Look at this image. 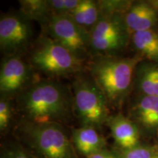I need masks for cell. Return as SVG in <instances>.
<instances>
[{"label": "cell", "instance_id": "obj_1", "mask_svg": "<svg viewBox=\"0 0 158 158\" xmlns=\"http://www.w3.org/2000/svg\"><path fill=\"white\" fill-rule=\"evenodd\" d=\"M73 108V98L64 86L40 81L29 87L19 100V109L31 123H58Z\"/></svg>", "mask_w": 158, "mask_h": 158}, {"label": "cell", "instance_id": "obj_2", "mask_svg": "<svg viewBox=\"0 0 158 158\" xmlns=\"http://www.w3.org/2000/svg\"><path fill=\"white\" fill-rule=\"evenodd\" d=\"M138 59L100 56L90 66L91 77L103 92L108 102L118 106L129 92Z\"/></svg>", "mask_w": 158, "mask_h": 158}, {"label": "cell", "instance_id": "obj_3", "mask_svg": "<svg viewBox=\"0 0 158 158\" xmlns=\"http://www.w3.org/2000/svg\"><path fill=\"white\" fill-rule=\"evenodd\" d=\"M73 102L83 126L97 127L109 117L108 100L93 79L79 76L73 84Z\"/></svg>", "mask_w": 158, "mask_h": 158}, {"label": "cell", "instance_id": "obj_4", "mask_svg": "<svg viewBox=\"0 0 158 158\" xmlns=\"http://www.w3.org/2000/svg\"><path fill=\"white\" fill-rule=\"evenodd\" d=\"M37 70L49 76H64L81 72L82 59L51 37H41L30 57Z\"/></svg>", "mask_w": 158, "mask_h": 158}, {"label": "cell", "instance_id": "obj_5", "mask_svg": "<svg viewBox=\"0 0 158 158\" xmlns=\"http://www.w3.org/2000/svg\"><path fill=\"white\" fill-rule=\"evenodd\" d=\"M129 32L122 14H101L90 31L91 51L100 56H113L127 44Z\"/></svg>", "mask_w": 158, "mask_h": 158}, {"label": "cell", "instance_id": "obj_6", "mask_svg": "<svg viewBox=\"0 0 158 158\" xmlns=\"http://www.w3.org/2000/svg\"><path fill=\"white\" fill-rule=\"evenodd\" d=\"M27 135L33 148L43 158H73L72 145L58 123L27 124Z\"/></svg>", "mask_w": 158, "mask_h": 158}, {"label": "cell", "instance_id": "obj_7", "mask_svg": "<svg viewBox=\"0 0 158 158\" xmlns=\"http://www.w3.org/2000/svg\"><path fill=\"white\" fill-rule=\"evenodd\" d=\"M50 37L84 59L91 51L90 32L68 15H52L46 23Z\"/></svg>", "mask_w": 158, "mask_h": 158}, {"label": "cell", "instance_id": "obj_8", "mask_svg": "<svg viewBox=\"0 0 158 158\" xmlns=\"http://www.w3.org/2000/svg\"><path fill=\"white\" fill-rule=\"evenodd\" d=\"M31 35L29 20L21 15L5 14L0 19V46L2 51L14 55L28 44Z\"/></svg>", "mask_w": 158, "mask_h": 158}, {"label": "cell", "instance_id": "obj_9", "mask_svg": "<svg viewBox=\"0 0 158 158\" xmlns=\"http://www.w3.org/2000/svg\"><path fill=\"white\" fill-rule=\"evenodd\" d=\"M31 77L28 64L16 55L4 59L0 70V92L3 95L15 94L24 87Z\"/></svg>", "mask_w": 158, "mask_h": 158}, {"label": "cell", "instance_id": "obj_10", "mask_svg": "<svg viewBox=\"0 0 158 158\" xmlns=\"http://www.w3.org/2000/svg\"><path fill=\"white\" fill-rule=\"evenodd\" d=\"M124 19L128 30L133 34L155 29L158 22V12L150 3L136 2L129 7Z\"/></svg>", "mask_w": 158, "mask_h": 158}, {"label": "cell", "instance_id": "obj_11", "mask_svg": "<svg viewBox=\"0 0 158 158\" xmlns=\"http://www.w3.org/2000/svg\"><path fill=\"white\" fill-rule=\"evenodd\" d=\"M112 136L118 146L129 150L137 147L139 141V132L136 124L122 114L110 116L106 122Z\"/></svg>", "mask_w": 158, "mask_h": 158}, {"label": "cell", "instance_id": "obj_12", "mask_svg": "<svg viewBox=\"0 0 158 158\" xmlns=\"http://www.w3.org/2000/svg\"><path fill=\"white\" fill-rule=\"evenodd\" d=\"M130 115L147 129L158 128V97L141 95L130 108Z\"/></svg>", "mask_w": 158, "mask_h": 158}, {"label": "cell", "instance_id": "obj_13", "mask_svg": "<svg viewBox=\"0 0 158 158\" xmlns=\"http://www.w3.org/2000/svg\"><path fill=\"white\" fill-rule=\"evenodd\" d=\"M73 140L77 149L86 157L104 149L105 140L95 127L90 126L83 127L74 130Z\"/></svg>", "mask_w": 158, "mask_h": 158}, {"label": "cell", "instance_id": "obj_14", "mask_svg": "<svg viewBox=\"0 0 158 158\" xmlns=\"http://www.w3.org/2000/svg\"><path fill=\"white\" fill-rule=\"evenodd\" d=\"M135 84L142 95L158 97V64L144 63L135 69Z\"/></svg>", "mask_w": 158, "mask_h": 158}, {"label": "cell", "instance_id": "obj_15", "mask_svg": "<svg viewBox=\"0 0 158 158\" xmlns=\"http://www.w3.org/2000/svg\"><path fill=\"white\" fill-rule=\"evenodd\" d=\"M101 13L98 2L81 0L78 7L69 15L76 23L90 32L100 19Z\"/></svg>", "mask_w": 158, "mask_h": 158}, {"label": "cell", "instance_id": "obj_16", "mask_svg": "<svg viewBox=\"0 0 158 158\" xmlns=\"http://www.w3.org/2000/svg\"><path fill=\"white\" fill-rule=\"evenodd\" d=\"M133 45L141 56L158 62V32L155 29L137 31L132 36Z\"/></svg>", "mask_w": 158, "mask_h": 158}, {"label": "cell", "instance_id": "obj_17", "mask_svg": "<svg viewBox=\"0 0 158 158\" xmlns=\"http://www.w3.org/2000/svg\"><path fill=\"white\" fill-rule=\"evenodd\" d=\"M21 14L26 19L46 23L52 16L49 0H21L19 1Z\"/></svg>", "mask_w": 158, "mask_h": 158}, {"label": "cell", "instance_id": "obj_18", "mask_svg": "<svg viewBox=\"0 0 158 158\" xmlns=\"http://www.w3.org/2000/svg\"><path fill=\"white\" fill-rule=\"evenodd\" d=\"M81 0H49L53 15H70L78 7Z\"/></svg>", "mask_w": 158, "mask_h": 158}, {"label": "cell", "instance_id": "obj_19", "mask_svg": "<svg viewBox=\"0 0 158 158\" xmlns=\"http://www.w3.org/2000/svg\"><path fill=\"white\" fill-rule=\"evenodd\" d=\"M13 116V106L11 102L5 95L0 100V130H5L8 127Z\"/></svg>", "mask_w": 158, "mask_h": 158}, {"label": "cell", "instance_id": "obj_20", "mask_svg": "<svg viewBox=\"0 0 158 158\" xmlns=\"http://www.w3.org/2000/svg\"><path fill=\"white\" fill-rule=\"evenodd\" d=\"M101 14H109V13H120L125 10L127 2L116 1V0H103L98 1Z\"/></svg>", "mask_w": 158, "mask_h": 158}, {"label": "cell", "instance_id": "obj_21", "mask_svg": "<svg viewBox=\"0 0 158 158\" xmlns=\"http://www.w3.org/2000/svg\"><path fill=\"white\" fill-rule=\"evenodd\" d=\"M154 149L148 147H137L126 150L122 158H155L156 157Z\"/></svg>", "mask_w": 158, "mask_h": 158}, {"label": "cell", "instance_id": "obj_22", "mask_svg": "<svg viewBox=\"0 0 158 158\" xmlns=\"http://www.w3.org/2000/svg\"><path fill=\"white\" fill-rule=\"evenodd\" d=\"M2 158H37L20 148L10 149L3 154Z\"/></svg>", "mask_w": 158, "mask_h": 158}, {"label": "cell", "instance_id": "obj_23", "mask_svg": "<svg viewBox=\"0 0 158 158\" xmlns=\"http://www.w3.org/2000/svg\"><path fill=\"white\" fill-rule=\"evenodd\" d=\"M87 158H117L114 154L110 152L106 151V150H102V151L98 152L95 154L89 156Z\"/></svg>", "mask_w": 158, "mask_h": 158}, {"label": "cell", "instance_id": "obj_24", "mask_svg": "<svg viewBox=\"0 0 158 158\" xmlns=\"http://www.w3.org/2000/svg\"><path fill=\"white\" fill-rule=\"evenodd\" d=\"M155 158H158V156H157H157H156V157H155Z\"/></svg>", "mask_w": 158, "mask_h": 158}]
</instances>
